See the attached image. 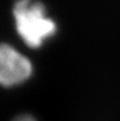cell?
<instances>
[{"label": "cell", "mask_w": 120, "mask_h": 121, "mask_svg": "<svg viewBox=\"0 0 120 121\" xmlns=\"http://www.w3.org/2000/svg\"><path fill=\"white\" fill-rule=\"evenodd\" d=\"M12 121H37L35 117H33L30 114H20V115L16 116Z\"/></svg>", "instance_id": "3"}, {"label": "cell", "mask_w": 120, "mask_h": 121, "mask_svg": "<svg viewBox=\"0 0 120 121\" xmlns=\"http://www.w3.org/2000/svg\"><path fill=\"white\" fill-rule=\"evenodd\" d=\"M13 17L17 34L32 49L40 48L57 32L56 22L38 0H16Z\"/></svg>", "instance_id": "1"}, {"label": "cell", "mask_w": 120, "mask_h": 121, "mask_svg": "<svg viewBox=\"0 0 120 121\" xmlns=\"http://www.w3.org/2000/svg\"><path fill=\"white\" fill-rule=\"evenodd\" d=\"M33 74V64L25 54L9 44H0V86L14 87Z\"/></svg>", "instance_id": "2"}]
</instances>
